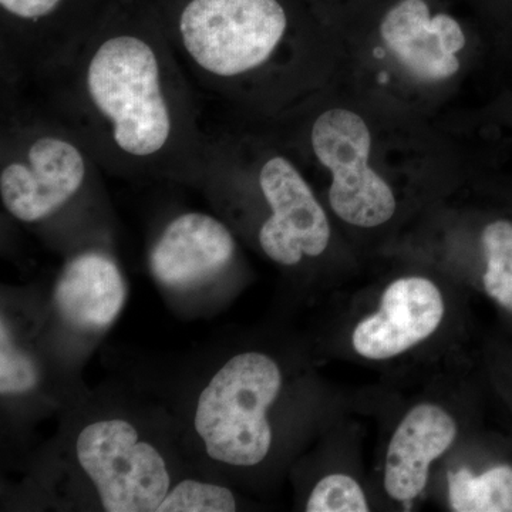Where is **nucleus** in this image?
<instances>
[{"instance_id":"1","label":"nucleus","mask_w":512,"mask_h":512,"mask_svg":"<svg viewBox=\"0 0 512 512\" xmlns=\"http://www.w3.org/2000/svg\"><path fill=\"white\" fill-rule=\"evenodd\" d=\"M74 83L111 156L126 165H210L187 80L168 43L119 30L77 46Z\"/></svg>"},{"instance_id":"2","label":"nucleus","mask_w":512,"mask_h":512,"mask_svg":"<svg viewBox=\"0 0 512 512\" xmlns=\"http://www.w3.org/2000/svg\"><path fill=\"white\" fill-rule=\"evenodd\" d=\"M168 46L187 83L256 120L286 111L276 90L289 110L296 104L288 89L305 107L309 100L289 77L309 93L298 79L318 83L323 74L312 66L339 69V46L293 45L291 19L279 0H190Z\"/></svg>"},{"instance_id":"3","label":"nucleus","mask_w":512,"mask_h":512,"mask_svg":"<svg viewBox=\"0 0 512 512\" xmlns=\"http://www.w3.org/2000/svg\"><path fill=\"white\" fill-rule=\"evenodd\" d=\"M476 46L451 13L427 0H397L375 30L355 46L339 47V69L373 103L397 113H434L466 90Z\"/></svg>"},{"instance_id":"4","label":"nucleus","mask_w":512,"mask_h":512,"mask_svg":"<svg viewBox=\"0 0 512 512\" xmlns=\"http://www.w3.org/2000/svg\"><path fill=\"white\" fill-rule=\"evenodd\" d=\"M460 295V285L429 262L404 266L349 309L348 356L370 365H394L440 345L463 325Z\"/></svg>"},{"instance_id":"5","label":"nucleus","mask_w":512,"mask_h":512,"mask_svg":"<svg viewBox=\"0 0 512 512\" xmlns=\"http://www.w3.org/2000/svg\"><path fill=\"white\" fill-rule=\"evenodd\" d=\"M308 147L328 174L332 217L362 241L392 234L407 211V192L379 161L376 126L360 106L332 104L309 121Z\"/></svg>"},{"instance_id":"6","label":"nucleus","mask_w":512,"mask_h":512,"mask_svg":"<svg viewBox=\"0 0 512 512\" xmlns=\"http://www.w3.org/2000/svg\"><path fill=\"white\" fill-rule=\"evenodd\" d=\"M284 386L281 366L262 352L231 357L202 390L195 430L208 456L228 466L254 467L274 443L269 421Z\"/></svg>"},{"instance_id":"7","label":"nucleus","mask_w":512,"mask_h":512,"mask_svg":"<svg viewBox=\"0 0 512 512\" xmlns=\"http://www.w3.org/2000/svg\"><path fill=\"white\" fill-rule=\"evenodd\" d=\"M268 217L258 231L265 256L284 268L328 254L333 242L330 211L291 154L265 148L251 157Z\"/></svg>"},{"instance_id":"8","label":"nucleus","mask_w":512,"mask_h":512,"mask_svg":"<svg viewBox=\"0 0 512 512\" xmlns=\"http://www.w3.org/2000/svg\"><path fill=\"white\" fill-rule=\"evenodd\" d=\"M454 402L423 396L396 417L379 464L380 495L410 510L426 497L434 473L466 439V420Z\"/></svg>"},{"instance_id":"9","label":"nucleus","mask_w":512,"mask_h":512,"mask_svg":"<svg viewBox=\"0 0 512 512\" xmlns=\"http://www.w3.org/2000/svg\"><path fill=\"white\" fill-rule=\"evenodd\" d=\"M76 453L106 511H157L170 493L164 458L127 421L101 420L84 427Z\"/></svg>"},{"instance_id":"10","label":"nucleus","mask_w":512,"mask_h":512,"mask_svg":"<svg viewBox=\"0 0 512 512\" xmlns=\"http://www.w3.org/2000/svg\"><path fill=\"white\" fill-rule=\"evenodd\" d=\"M87 158L63 133L39 134L23 153L2 165L0 197L3 207L22 222L45 220L72 200L83 187Z\"/></svg>"},{"instance_id":"11","label":"nucleus","mask_w":512,"mask_h":512,"mask_svg":"<svg viewBox=\"0 0 512 512\" xmlns=\"http://www.w3.org/2000/svg\"><path fill=\"white\" fill-rule=\"evenodd\" d=\"M443 215L451 224L466 232L470 241L443 222L433 218L429 227V255L420 259L439 268L458 285L476 286L503 311L512 313V221L491 218L473 229L457 214Z\"/></svg>"},{"instance_id":"12","label":"nucleus","mask_w":512,"mask_h":512,"mask_svg":"<svg viewBox=\"0 0 512 512\" xmlns=\"http://www.w3.org/2000/svg\"><path fill=\"white\" fill-rule=\"evenodd\" d=\"M237 244L225 224L202 212H187L167 225L151 251L154 276L183 288L217 275L234 258Z\"/></svg>"},{"instance_id":"13","label":"nucleus","mask_w":512,"mask_h":512,"mask_svg":"<svg viewBox=\"0 0 512 512\" xmlns=\"http://www.w3.org/2000/svg\"><path fill=\"white\" fill-rule=\"evenodd\" d=\"M127 288L120 269L99 252H87L64 268L56 285L60 315L80 329L109 328L126 302Z\"/></svg>"},{"instance_id":"14","label":"nucleus","mask_w":512,"mask_h":512,"mask_svg":"<svg viewBox=\"0 0 512 512\" xmlns=\"http://www.w3.org/2000/svg\"><path fill=\"white\" fill-rule=\"evenodd\" d=\"M458 447V446H457ZM443 461V500L453 512H512V466H471L458 448Z\"/></svg>"},{"instance_id":"15","label":"nucleus","mask_w":512,"mask_h":512,"mask_svg":"<svg viewBox=\"0 0 512 512\" xmlns=\"http://www.w3.org/2000/svg\"><path fill=\"white\" fill-rule=\"evenodd\" d=\"M373 510L372 495L352 471H332L313 485L306 500L308 512H369Z\"/></svg>"},{"instance_id":"16","label":"nucleus","mask_w":512,"mask_h":512,"mask_svg":"<svg viewBox=\"0 0 512 512\" xmlns=\"http://www.w3.org/2000/svg\"><path fill=\"white\" fill-rule=\"evenodd\" d=\"M237 501L228 488L185 480L167 494L157 512H232Z\"/></svg>"},{"instance_id":"17","label":"nucleus","mask_w":512,"mask_h":512,"mask_svg":"<svg viewBox=\"0 0 512 512\" xmlns=\"http://www.w3.org/2000/svg\"><path fill=\"white\" fill-rule=\"evenodd\" d=\"M39 373L29 356L13 345L9 329L2 320L0 333V393L20 394L36 386Z\"/></svg>"},{"instance_id":"18","label":"nucleus","mask_w":512,"mask_h":512,"mask_svg":"<svg viewBox=\"0 0 512 512\" xmlns=\"http://www.w3.org/2000/svg\"><path fill=\"white\" fill-rule=\"evenodd\" d=\"M62 3L63 0H0L3 12L29 23L49 18Z\"/></svg>"}]
</instances>
